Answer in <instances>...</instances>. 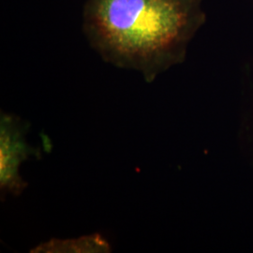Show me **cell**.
<instances>
[{
    "mask_svg": "<svg viewBox=\"0 0 253 253\" xmlns=\"http://www.w3.org/2000/svg\"><path fill=\"white\" fill-rule=\"evenodd\" d=\"M203 0H87L83 30L106 62L150 83L186 55L207 21Z\"/></svg>",
    "mask_w": 253,
    "mask_h": 253,
    "instance_id": "obj_1",
    "label": "cell"
},
{
    "mask_svg": "<svg viewBox=\"0 0 253 253\" xmlns=\"http://www.w3.org/2000/svg\"><path fill=\"white\" fill-rule=\"evenodd\" d=\"M27 124L20 118L2 114L0 120V189L2 193L19 195L27 188L19 169L27 159L38 153L27 143Z\"/></svg>",
    "mask_w": 253,
    "mask_h": 253,
    "instance_id": "obj_2",
    "label": "cell"
},
{
    "mask_svg": "<svg viewBox=\"0 0 253 253\" xmlns=\"http://www.w3.org/2000/svg\"><path fill=\"white\" fill-rule=\"evenodd\" d=\"M110 246L99 235L84 236L73 240H52L40 245L35 253H108Z\"/></svg>",
    "mask_w": 253,
    "mask_h": 253,
    "instance_id": "obj_3",
    "label": "cell"
}]
</instances>
